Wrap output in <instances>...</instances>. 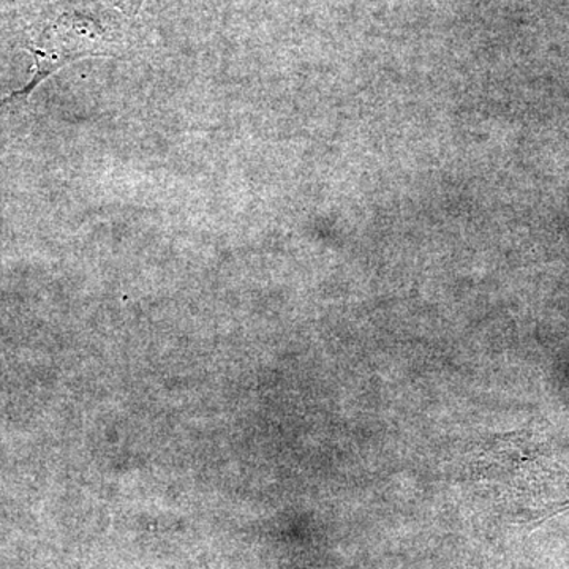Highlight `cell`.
<instances>
[{
    "label": "cell",
    "instance_id": "7a4b0ae2",
    "mask_svg": "<svg viewBox=\"0 0 569 569\" xmlns=\"http://www.w3.org/2000/svg\"><path fill=\"white\" fill-rule=\"evenodd\" d=\"M103 2L108 3L112 9L121 11L126 17L133 18L137 17L146 0H103Z\"/></svg>",
    "mask_w": 569,
    "mask_h": 569
},
{
    "label": "cell",
    "instance_id": "6da1fadb",
    "mask_svg": "<svg viewBox=\"0 0 569 569\" xmlns=\"http://www.w3.org/2000/svg\"><path fill=\"white\" fill-rule=\"evenodd\" d=\"M111 21L110 14L104 13L97 0H62L58 13L29 47L36 61L31 82L22 91L2 99L0 107L21 102L44 78L67 63L91 56L110 54L108 50H111L118 37Z\"/></svg>",
    "mask_w": 569,
    "mask_h": 569
}]
</instances>
